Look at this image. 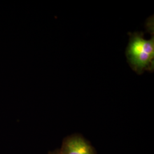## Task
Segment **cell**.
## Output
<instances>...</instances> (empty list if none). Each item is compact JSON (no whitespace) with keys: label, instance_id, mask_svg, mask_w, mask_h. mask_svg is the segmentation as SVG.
Wrapping results in <instances>:
<instances>
[{"label":"cell","instance_id":"1","mask_svg":"<svg viewBox=\"0 0 154 154\" xmlns=\"http://www.w3.org/2000/svg\"><path fill=\"white\" fill-rule=\"evenodd\" d=\"M147 22L146 27L151 34L149 40L144 38L143 32L129 33V42L126 50L127 62L134 71L142 74L145 71L154 70V23L152 17Z\"/></svg>","mask_w":154,"mask_h":154},{"label":"cell","instance_id":"2","mask_svg":"<svg viewBox=\"0 0 154 154\" xmlns=\"http://www.w3.org/2000/svg\"><path fill=\"white\" fill-rule=\"evenodd\" d=\"M59 150L61 154H97L90 142L79 134L64 138Z\"/></svg>","mask_w":154,"mask_h":154},{"label":"cell","instance_id":"3","mask_svg":"<svg viewBox=\"0 0 154 154\" xmlns=\"http://www.w3.org/2000/svg\"><path fill=\"white\" fill-rule=\"evenodd\" d=\"M49 154H60V150H59V149H57V150H55V151H53V152H50V153H49Z\"/></svg>","mask_w":154,"mask_h":154}]
</instances>
